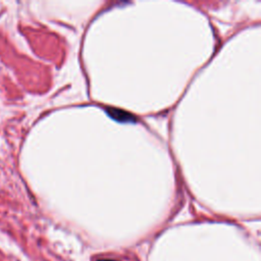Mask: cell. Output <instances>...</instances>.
Listing matches in <instances>:
<instances>
[{"label":"cell","mask_w":261,"mask_h":261,"mask_svg":"<svg viewBox=\"0 0 261 261\" xmlns=\"http://www.w3.org/2000/svg\"><path fill=\"white\" fill-rule=\"evenodd\" d=\"M106 111L108 112V114L116 119V120H121V121H130L133 119H135L133 117V115L128 112H125L123 110H119V109H114V108H107Z\"/></svg>","instance_id":"1"},{"label":"cell","mask_w":261,"mask_h":261,"mask_svg":"<svg viewBox=\"0 0 261 261\" xmlns=\"http://www.w3.org/2000/svg\"><path fill=\"white\" fill-rule=\"evenodd\" d=\"M98 261H114V260H110V259H100Z\"/></svg>","instance_id":"2"}]
</instances>
